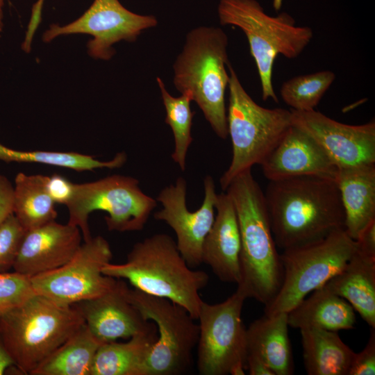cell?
I'll list each match as a JSON object with an SVG mask.
<instances>
[{"label": "cell", "instance_id": "cell-1", "mask_svg": "<svg viewBox=\"0 0 375 375\" xmlns=\"http://www.w3.org/2000/svg\"><path fill=\"white\" fill-rule=\"evenodd\" d=\"M277 247L286 249L344 229L337 183L312 176L269 181L264 192Z\"/></svg>", "mask_w": 375, "mask_h": 375}, {"label": "cell", "instance_id": "cell-2", "mask_svg": "<svg viewBox=\"0 0 375 375\" xmlns=\"http://www.w3.org/2000/svg\"><path fill=\"white\" fill-rule=\"evenodd\" d=\"M226 192L234 205L240 233V280L237 290L265 306L277 294L283 269L264 192L251 169L237 175Z\"/></svg>", "mask_w": 375, "mask_h": 375}, {"label": "cell", "instance_id": "cell-3", "mask_svg": "<svg viewBox=\"0 0 375 375\" xmlns=\"http://www.w3.org/2000/svg\"><path fill=\"white\" fill-rule=\"evenodd\" d=\"M102 273L126 279L135 289L181 306L194 319H197L203 301L200 291L209 281L204 271L188 266L174 240L165 233L135 243L125 262H108Z\"/></svg>", "mask_w": 375, "mask_h": 375}, {"label": "cell", "instance_id": "cell-4", "mask_svg": "<svg viewBox=\"0 0 375 375\" xmlns=\"http://www.w3.org/2000/svg\"><path fill=\"white\" fill-rule=\"evenodd\" d=\"M228 38L219 27L201 26L185 36L174 65V85L189 91L215 134L228 136L225 92L228 86Z\"/></svg>", "mask_w": 375, "mask_h": 375}, {"label": "cell", "instance_id": "cell-5", "mask_svg": "<svg viewBox=\"0 0 375 375\" xmlns=\"http://www.w3.org/2000/svg\"><path fill=\"white\" fill-rule=\"evenodd\" d=\"M85 324L74 306L35 294L0 317V333L15 367L30 373Z\"/></svg>", "mask_w": 375, "mask_h": 375}, {"label": "cell", "instance_id": "cell-6", "mask_svg": "<svg viewBox=\"0 0 375 375\" xmlns=\"http://www.w3.org/2000/svg\"><path fill=\"white\" fill-rule=\"evenodd\" d=\"M217 15L222 25L237 26L245 34L259 74L262 99L278 102L272 84L276 57H298L310 42L312 30L297 26L287 12L269 15L257 0H220Z\"/></svg>", "mask_w": 375, "mask_h": 375}, {"label": "cell", "instance_id": "cell-7", "mask_svg": "<svg viewBox=\"0 0 375 375\" xmlns=\"http://www.w3.org/2000/svg\"><path fill=\"white\" fill-rule=\"evenodd\" d=\"M228 70L227 125L232 159L219 179L223 191L237 175L260 165L292 125L290 110L258 105L247 92L230 63Z\"/></svg>", "mask_w": 375, "mask_h": 375}, {"label": "cell", "instance_id": "cell-8", "mask_svg": "<svg viewBox=\"0 0 375 375\" xmlns=\"http://www.w3.org/2000/svg\"><path fill=\"white\" fill-rule=\"evenodd\" d=\"M356 249V240L340 229L319 240L284 249L280 254L281 285L265 306V315L288 312L340 272Z\"/></svg>", "mask_w": 375, "mask_h": 375}, {"label": "cell", "instance_id": "cell-9", "mask_svg": "<svg viewBox=\"0 0 375 375\" xmlns=\"http://www.w3.org/2000/svg\"><path fill=\"white\" fill-rule=\"evenodd\" d=\"M66 206L67 224L77 226L85 242L92 238L88 225L91 212H106L104 219L109 231H140L157 206V200L142 191L138 179L115 174L94 182L75 183Z\"/></svg>", "mask_w": 375, "mask_h": 375}, {"label": "cell", "instance_id": "cell-10", "mask_svg": "<svg viewBox=\"0 0 375 375\" xmlns=\"http://www.w3.org/2000/svg\"><path fill=\"white\" fill-rule=\"evenodd\" d=\"M128 297L145 319L158 331L142 375H178L189 369L199 338V324L188 311L172 301L137 289Z\"/></svg>", "mask_w": 375, "mask_h": 375}, {"label": "cell", "instance_id": "cell-11", "mask_svg": "<svg viewBox=\"0 0 375 375\" xmlns=\"http://www.w3.org/2000/svg\"><path fill=\"white\" fill-rule=\"evenodd\" d=\"M246 299L236 290L221 303L203 301L197 318V367L199 374H245L246 328L241 315Z\"/></svg>", "mask_w": 375, "mask_h": 375}, {"label": "cell", "instance_id": "cell-12", "mask_svg": "<svg viewBox=\"0 0 375 375\" xmlns=\"http://www.w3.org/2000/svg\"><path fill=\"white\" fill-rule=\"evenodd\" d=\"M112 257L108 242L101 236L92 237L62 266L31 277L33 288L35 294L67 306L101 296L116 282L102 273Z\"/></svg>", "mask_w": 375, "mask_h": 375}, {"label": "cell", "instance_id": "cell-13", "mask_svg": "<svg viewBox=\"0 0 375 375\" xmlns=\"http://www.w3.org/2000/svg\"><path fill=\"white\" fill-rule=\"evenodd\" d=\"M152 15L130 11L119 0H94L78 19L64 26L52 24L42 36L44 42L61 35L88 34L89 55L95 59L110 60L115 53L113 45L120 41L135 42L142 32L156 26Z\"/></svg>", "mask_w": 375, "mask_h": 375}, {"label": "cell", "instance_id": "cell-14", "mask_svg": "<svg viewBox=\"0 0 375 375\" xmlns=\"http://www.w3.org/2000/svg\"><path fill=\"white\" fill-rule=\"evenodd\" d=\"M203 187V202L194 212L186 206L187 182L183 177H178L175 184L165 187L156 199L162 208L155 212L153 217L174 230L177 248L191 268L202 263L203 243L215 219L218 194L211 176L205 177Z\"/></svg>", "mask_w": 375, "mask_h": 375}, {"label": "cell", "instance_id": "cell-15", "mask_svg": "<svg viewBox=\"0 0 375 375\" xmlns=\"http://www.w3.org/2000/svg\"><path fill=\"white\" fill-rule=\"evenodd\" d=\"M292 124L317 142L339 169L375 164V122L349 125L312 110H290Z\"/></svg>", "mask_w": 375, "mask_h": 375}, {"label": "cell", "instance_id": "cell-16", "mask_svg": "<svg viewBox=\"0 0 375 375\" xmlns=\"http://www.w3.org/2000/svg\"><path fill=\"white\" fill-rule=\"evenodd\" d=\"M128 288L124 281L116 278L106 293L74 304L90 332L102 344L157 329L130 301Z\"/></svg>", "mask_w": 375, "mask_h": 375}, {"label": "cell", "instance_id": "cell-17", "mask_svg": "<svg viewBox=\"0 0 375 375\" xmlns=\"http://www.w3.org/2000/svg\"><path fill=\"white\" fill-rule=\"evenodd\" d=\"M260 165L269 181L303 176L336 181L339 172L319 144L293 125Z\"/></svg>", "mask_w": 375, "mask_h": 375}, {"label": "cell", "instance_id": "cell-18", "mask_svg": "<svg viewBox=\"0 0 375 375\" xmlns=\"http://www.w3.org/2000/svg\"><path fill=\"white\" fill-rule=\"evenodd\" d=\"M81 235L77 226L55 220L26 231L14 271L31 278L62 266L78 250Z\"/></svg>", "mask_w": 375, "mask_h": 375}, {"label": "cell", "instance_id": "cell-19", "mask_svg": "<svg viewBox=\"0 0 375 375\" xmlns=\"http://www.w3.org/2000/svg\"><path fill=\"white\" fill-rule=\"evenodd\" d=\"M217 214L202 246V263L222 281L240 280L241 240L235 209L226 192L217 194Z\"/></svg>", "mask_w": 375, "mask_h": 375}, {"label": "cell", "instance_id": "cell-20", "mask_svg": "<svg viewBox=\"0 0 375 375\" xmlns=\"http://www.w3.org/2000/svg\"><path fill=\"white\" fill-rule=\"evenodd\" d=\"M335 181L344 212V230L356 240L375 221V164L339 169Z\"/></svg>", "mask_w": 375, "mask_h": 375}, {"label": "cell", "instance_id": "cell-21", "mask_svg": "<svg viewBox=\"0 0 375 375\" xmlns=\"http://www.w3.org/2000/svg\"><path fill=\"white\" fill-rule=\"evenodd\" d=\"M288 313L264 315L246 328L247 354L260 358L274 375H291L294 362Z\"/></svg>", "mask_w": 375, "mask_h": 375}, {"label": "cell", "instance_id": "cell-22", "mask_svg": "<svg viewBox=\"0 0 375 375\" xmlns=\"http://www.w3.org/2000/svg\"><path fill=\"white\" fill-rule=\"evenodd\" d=\"M324 285L349 302L375 328V257L356 249L344 267Z\"/></svg>", "mask_w": 375, "mask_h": 375}, {"label": "cell", "instance_id": "cell-23", "mask_svg": "<svg viewBox=\"0 0 375 375\" xmlns=\"http://www.w3.org/2000/svg\"><path fill=\"white\" fill-rule=\"evenodd\" d=\"M312 293L287 312L289 326L336 332L353 328L356 322L355 310L349 302L325 285Z\"/></svg>", "mask_w": 375, "mask_h": 375}, {"label": "cell", "instance_id": "cell-24", "mask_svg": "<svg viewBox=\"0 0 375 375\" xmlns=\"http://www.w3.org/2000/svg\"><path fill=\"white\" fill-rule=\"evenodd\" d=\"M300 332L308 375H349L355 352L336 331L305 328Z\"/></svg>", "mask_w": 375, "mask_h": 375}, {"label": "cell", "instance_id": "cell-25", "mask_svg": "<svg viewBox=\"0 0 375 375\" xmlns=\"http://www.w3.org/2000/svg\"><path fill=\"white\" fill-rule=\"evenodd\" d=\"M101 344L84 324L30 374L91 375L94 360Z\"/></svg>", "mask_w": 375, "mask_h": 375}, {"label": "cell", "instance_id": "cell-26", "mask_svg": "<svg viewBox=\"0 0 375 375\" xmlns=\"http://www.w3.org/2000/svg\"><path fill=\"white\" fill-rule=\"evenodd\" d=\"M157 338L156 329L133 336L125 342L101 344L96 353L91 375H142Z\"/></svg>", "mask_w": 375, "mask_h": 375}, {"label": "cell", "instance_id": "cell-27", "mask_svg": "<svg viewBox=\"0 0 375 375\" xmlns=\"http://www.w3.org/2000/svg\"><path fill=\"white\" fill-rule=\"evenodd\" d=\"M48 176L18 173L13 187L12 212L26 231L54 221L55 202L46 184Z\"/></svg>", "mask_w": 375, "mask_h": 375}, {"label": "cell", "instance_id": "cell-28", "mask_svg": "<svg viewBox=\"0 0 375 375\" xmlns=\"http://www.w3.org/2000/svg\"><path fill=\"white\" fill-rule=\"evenodd\" d=\"M156 82L166 112L165 122L172 128L174 138V150L171 156L184 172L188 149L193 140L191 128L195 112L190 108L192 96L187 91L179 97H174L160 77L156 78Z\"/></svg>", "mask_w": 375, "mask_h": 375}, {"label": "cell", "instance_id": "cell-29", "mask_svg": "<svg viewBox=\"0 0 375 375\" xmlns=\"http://www.w3.org/2000/svg\"><path fill=\"white\" fill-rule=\"evenodd\" d=\"M0 160L6 162H36L83 172L97 168L120 167L126 160V154L124 152L118 153L109 161H100L92 156L76 152L17 151L0 143Z\"/></svg>", "mask_w": 375, "mask_h": 375}, {"label": "cell", "instance_id": "cell-30", "mask_svg": "<svg viewBox=\"0 0 375 375\" xmlns=\"http://www.w3.org/2000/svg\"><path fill=\"white\" fill-rule=\"evenodd\" d=\"M335 78V74L330 70L297 76L283 83L281 97L291 110H315Z\"/></svg>", "mask_w": 375, "mask_h": 375}, {"label": "cell", "instance_id": "cell-31", "mask_svg": "<svg viewBox=\"0 0 375 375\" xmlns=\"http://www.w3.org/2000/svg\"><path fill=\"white\" fill-rule=\"evenodd\" d=\"M35 294L30 277L18 273H0V317Z\"/></svg>", "mask_w": 375, "mask_h": 375}, {"label": "cell", "instance_id": "cell-32", "mask_svg": "<svg viewBox=\"0 0 375 375\" xmlns=\"http://www.w3.org/2000/svg\"><path fill=\"white\" fill-rule=\"evenodd\" d=\"M26 233L13 212L0 224V273L13 268Z\"/></svg>", "mask_w": 375, "mask_h": 375}, {"label": "cell", "instance_id": "cell-33", "mask_svg": "<svg viewBox=\"0 0 375 375\" xmlns=\"http://www.w3.org/2000/svg\"><path fill=\"white\" fill-rule=\"evenodd\" d=\"M375 374V332L370 334L365 347L359 353H355L349 375Z\"/></svg>", "mask_w": 375, "mask_h": 375}, {"label": "cell", "instance_id": "cell-34", "mask_svg": "<svg viewBox=\"0 0 375 375\" xmlns=\"http://www.w3.org/2000/svg\"><path fill=\"white\" fill-rule=\"evenodd\" d=\"M74 184L62 175L53 174L48 176L46 187L55 203L67 205L72 197Z\"/></svg>", "mask_w": 375, "mask_h": 375}, {"label": "cell", "instance_id": "cell-35", "mask_svg": "<svg viewBox=\"0 0 375 375\" xmlns=\"http://www.w3.org/2000/svg\"><path fill=\"white\" fill-rule=\"evenodd\" d=\"M13 186L4 176L0 175V224L12 212Z\"/></svg>", "mask_w": 375, "mask_h": 375}, {"label": "cell", "instance_id": "cell-36", "mask_svg": "<svg viewBox=\"0 0 375 375\" xmlns=\"http://www.w3.org/2000/svg\"><path fill=\"white\" fill-rule=\"evenodd\" d=\"M44 1V0H38L32 8L25 39L22 45L23 50L26 52L30 51L34 34L41 22L42 10Z\"/></svg>", "mask_w": 375, "mask_h": 375}, {"label": "cell", "instance_id": "cell-37", "mask_svg": "<svg viewBox=\"0 0 375 375\" xmlns=\"http://www.w3.org/2000/svg\"><path fill=\"white\" fill-rule=\"evenodd\" d=\"M356 242L358 251L375 257V221L371 222L360 233Z\"/></svg>", "mask_w": 375, "mask_h": 375}, {"label": "cell", "instance_id": "cell-38", "mask_svg": "<svg viewBox=\"0 0 375 375\" xmlns=\"http://www.w3.org/2000/svg\"><path fill=\"white\" fill-rule=\"evenodd\" d=\"M246 364L250 375H274L271 369L256 356L247 354Z\"/></svg>", "mask_w": 375, "mask_h": 375}, {"label": "cell", "instance_id": "cell-39", "mask_svg": "<svg viewBox=\"0 0 375 375\" xmlns=\"http://www.w3.org/2000/svg\"><path fill=\"white\" fill-rule=\"evenodd\" d=\"M12 366H15L14 362L6 348L0 333V375L3 374L8 368Z\"/></svg>", "mask_w": 375, "mask_h": 375}, {"label": "cell", "instance_id": "cell-40", "mask_svg": "<svg viewBox=\"0 0 375 375\" xmlns=\"http://www.w3.org/2000/svg\"><path fill=\"white\" fill-rule=\"evenodd\" d=\"M6 0H0V31L3 27V6Z\"/></svg>", "mask_w": 375, "mask_h": 375}, {"label": "cell", "instance_id": "cell-41", "mask_svg": "<svg viewBox=\"0 0 375 375\" xmlns=\"http://www.w3.org/2000/svg\"><path fill=\"white\" fill-rule=\"evenodd\" d=\"M282 0H274V6L275 9H279L281 6Z\"/></svg>", "mask_w": 375, "mask_h": 375}]
</instances>
